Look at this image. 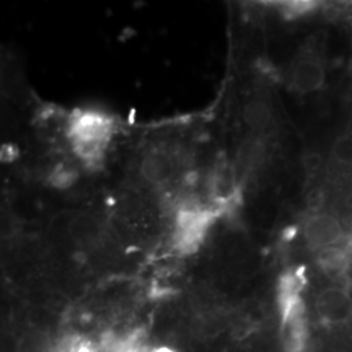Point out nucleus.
I'll return each mask as SVG.
<instances>
[{"label":"nucleus","instance_id":"4","mask_svg":"<svg viewBox=\"0 0 352 352\" xmlns=\"http://www.w3.org/2000/svg\"><path fill=\"white\" fill-rule=\"evenodd\" d=\"M175 161L164 151H151L142 158L140 174L149 184H164L175 171Z\"/></svg>","mask_w":352,"mask_h":352},{"label":"nucleus","instance_id":"2","mask_svg":"<svg viewBox=\"0 0 352 352\" xmlns=\"http://www.w3.org/2000/svg\"><path fill=\"white\" fill-rule=\"evenodd\" d=\"M302 236L305 248L314 256L351 239L340 218L329 213L309 215L302 225Z\"/></svg>","mask_w":352,"mask_h":352},{"label":"nucleus","instance_id":"5","mask_svg":"<svg viewBox=\"0 0 352 352\" xmlns=\"http://www.w3.org/2000/svg\"><path fill=\"white\" fill-rule=\"evenodd\" d=\"M331 161L342 167L352 166V136L347 132L338 136L331 145Z\"/></svg>","mask_w":352,"mask_h":352},{"label":"nucleus","instance_id":"1","mask_svg":"<svg viewBox=\"0 0 352 352\" xmlns=\"http://www.w3.org/2000/svg\"><path fill=\"white\" fill-rule=\"evenodd\" d=\"M111 120L97 111H80L69 123V139L80 157L100 158L111 138Z\"/></svg>","mask_w":352,"mask_h":352},{"label":"nucleus","instance_id":"8","mask_svg":"<svg viewBox=\"0 0 352 352\" xmlns=\"http://www.w3.org/2000/svg\"><path fill=\"white\" fill-rule=\"evenodd\" d=\"M347 133L352 136V118L350 119V122H349V126H347Z\"/></svg>","mask_w":352,"mask_h":352},{"label":"nucleus","instance_id":"7","mask_svg":"<svg viewBox=\"0 0 352 352\" xmlns=\"http://www.w3.org/2000/svg\"><path fill=\"white\" fill-rule=\"evenodd\" d=\"M280 8L289 16H302L305 13L311 12L315 6L309 1H289V3H282Z\"/></svg>","mask_w":352,"mask_h":352},{"label":"nucleus","instance_id":"6","mask_svg":"<svg viewBox=\"0 0 352 352\" xmlns=\"http://www.w3.org/2000/svg\"><path fill=\"white\" fill-rule=\"evenodd\" d=\"M245 119H247V123L254 129L264 128L270 122V109L265 104L264 102H253L247 107Z\"/></svg>","mask_w":352,"mask_h":352},{"label":"nucleus","instance_id":"3","mask_svg":"<svg viewBox=\"0 0 352 352\" xmlns=\"http://www.w3.org/2000/svg\"><path fill=\"white\" fill-rule=\"evenodd\" d=\"M325 82V68L314 55L304 56L294 65L291 74L292 88L300 93H312L322 88Z\"/></svg>","mask_w":352,"mask_h":352}]
</instances>
